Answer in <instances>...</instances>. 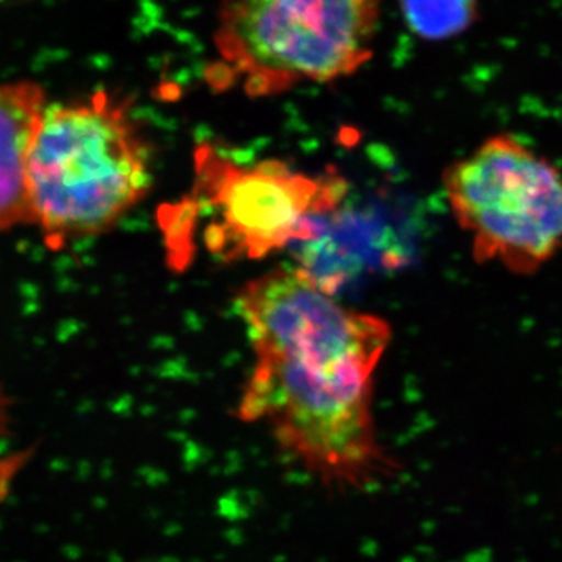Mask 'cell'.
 Masks as SVG:
<instances>
[{
  "mask_svg": "<svg viewBox=\"0 0 562 562\" xmlns=\"http://www.w3.org/2000/svg\"><path fill=\"white\" fill-rule=\"evenodd\" d=\"M442 180L476 262L530 276L562 249V172L519 139L487 138Z\"/></svg>",
  "mask_w": 562,
  "mask_h": 562,
  "instance_id": "4",
  "label": "cell"
},
{
  "mask_svg": "<svg viewBox=\"0 0 562 562\" xmlns=\"http://www.w3.org/2000/svg\"><path fill=\"white\" fill-rule=\"evenodd\" d=\"M150 154L125 103L106 92L46 105L27 162L33 225L47 246L111 231L150 190Z\"/></svg>",
  "mask_w": 562,
  "mask_h": 562,
  "instance_id": "2",
  "label": "cell"
},
{
  "mask_svg": "<svg viewBox=\"0 0 562 562\" xmlns=\"http://www.w3.org/2000/svg\"><path fill=\"white\" fill-rule=\"evenodd\" d=\"M347 190L339 176H308L273 160L238 165L213 146L195 151L194 201L209 211L203 244L225 261L261 260L312 238L314 220Z\"/></svg>",
  "mask_w": 562,
  "mask_h": 562,
  "instance_id": "5",
  "label": "cell"
},
{
  "mask_svg": "<svg viewBox=\"0 0 562 562\" xmlns=\"http://www.w3.org/2000/svg\"><path fill=\"white\" fill-rule=\"evenodd\" d=\"M7 425H9V401H7L5 394L0 387V436L5 432Z\"/></svg>",
  "mask_w": 562,
  "mask_h": 562,
  "instance_id": "8",
  "label": "cell"
},
{
  "mask_svg": "<svg viewBox=\"0 0 562 562\" xmlns=\"http://www.w3.org/2000/svg\"><path fill=\"white\" fill-rule=\"evenodd\" d=\"M44 109L38 85H0V233L16 225H33L27 162Z\"/></svg>",
  "mask_w": 562,
  "mask_h": 562,
  "instance_id": "6",
  "label": "cell"
},
{
  "mask_svg": "<svg viewBox=\"0 0 562 562\" xmlns=\"http://www.w3.org/2000/svg\"><path fill=\"white\" fill-rule=\"evenodd\" d=\"M382 0H221V69L250 95L350 76L372 57Z\"/></svg>",
  "mask_w": 562,
  "mask_h": 562,
  "instance_id": "3",
  "label": "cell"
},
{
  "mask_svg": "<svg viewBox=\"0 0 562 562\" xmlns=\"http://www.w3.org/2000/svg\"><path fill=\"white\" fill-rule=\"evenodd\" d=\"M402 9L413 32L427 40L460 35L479 13L476 0H402Z\"/></svg>",
  "mask_w": 562,
  "mask_h": 562,
  "instance_id": "7",
  "label": "cell"
},
{
  "mask_svg": "<svg viewBox=\"0 0 562 562\" xmlns=\"http://www.w3.org/2000/svg\"><path fill=\"white\" fill-rule=\"evenodd\" d=\"M236 305L255 357L238 419L262 422L281 452L325 486L362 490L390 475L394 462L373 419L390 324L341 305L297 268L250 280Z\"/></svg>",
  "mask_w": 562,
  "mask_h": 562,
  "instance_id": "1",
  "label": "cell"
}]
</instances>
